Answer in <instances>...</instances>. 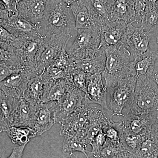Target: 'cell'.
<instances>
[{
    "mask_svg": "<svg viewBox=\"0 0 158 158\" xmlns=\"http://www.w3.org/2000/svg\"><path fill=\"white\" fill-rule=\"evenodd\" d=\"M38 26L44 38L62 33L73 36V32L77 31L72 12L62 0H49L45 15Z\"/></svg>",
    "mask_w": 158,
    "mask_h": 158,
    "instance_id": "1",
    "label": "cell"
},
{
    "mask_svg": "<svg viewBox=\"0 0 158 158\" xmlns=\"http://www.w3.org/2000/svg\"><path fill=\"white\" fill-rule=\"evenodd\" d=\"M103 49L106 59L102 75L105 81V87L109 90L127 75L131 54L123 44Z\"/></svg>",
    "mask_w": 158,
    "mask_h": 158,
    "instance_id": "2",
    "label": "cell"
},
{
    "mask_svg": "<svg viewBox=\"0 0 158 158\" xmlns=\"http://www.w3.org/2000/svg\"><path fill=\"white\" fill-rule=\"evenodd\" d=\"M125 113L156 116L158 113V87L152 77L137 80L135 95Z\"/></svg>",
    "mask_w": 158,
    "mask_h": 158,
    "instance_id": "3",
    "label": "cell"
},
{
    "mask_svg": "<svg viewBox=\"0 0 158 158\" xmlns=\"http://www.w3.org/2000/svg\"><path fill=\"white\" fill-rule=\"evenodd\" d=\"M137 77L127 74L117 85L110 89V100L109 109L112 116H124L123 111L128 110L132 102L135 90Z\"/></svg>",
    "mask_w": 158,
    "mask_h": 158,
    "instance_id": "4",
    "label": "cell"
},
{
    "mask_svg": "<svg viewBox=\"0 0 158 158\" xmlns=\"http://www.w3.org/2000/svg\"><path fill=\"white\" fill-rule=\"evenodd\" d=\"M77 34L68 52L74 60L93 56L100 43V32L90 29L77 30Z\"/></svg>",
    "mask_w": 158,
    "mask_h": 158,
    "instance_id": "5",
    "label": "cell"
},
{
    "mask_svg": "<svg viewBox=\"0 0 158 158\" xmlns=\"http://www.w3.org/2000/svg\"><path fill=\"white\" fill-rule=\"evenodd\" d=\"M89 123V106L83 103L81 108L68 115L60 123V135L77 138L87 145L85 138Z\"/></svg>",
    "mask_w": 158,
    "mask_h": 158,
    "instance_id": "6",
    "label": "cell"
},
{
    "mask_svg": "<svg viewBox=\"0 0 158 158\" xmlns=\"http://www.w3.org/2000/svg\"><path fill=\"white\" fill-rule=\"evenodd\" d=\"M73 37L64 33L53 34L44 38V47L37 62V72L40 74L58 58L69 40Z\"/></svg>",
    "mask_w": 158,
    "mask_h": 158,
    "instance_id": "7",
    "label": "cell"
},
{
    "mask_svg": "<svg viewBox=\"0 0 158 158\" xmlns=\"http://www.w3.org/2000/svg\"><path fill=\"white\" fill-rule=\"evenodd\" d=\"M44 37L25 41L19 48H15L21 66L31 77L38 75L37 62L40 55L44 47Z\"/></svg>",
    "mask_w": 158,
    "mask_h": 158,
    "instance_id": "8",
    "label": "cell"
},
{
    "mask_svg": "<svg viewBox=\"0 0 158 158\" xmlns=\"http://www.w3.org/2000/svg\"><path fill=\"white\" fill-rule=\"evenodd\" d=\"M132 24L127 23L123 45L135 58L149 50V44L153 34L145 31L141 26L137 27Z\"/></svg>",
    "mask_w": 158,
    "mask_h": 158,
    "instance_id": "9",
    "label": "cell"
},
{
    "mask_svg": "<svg viewBox=\"0 0 158 158\" xmlns=\"http://www.w3.org/2000/svg\"><path fill=\"white\" fill-rule=\"evenodd\" d=\"M107 89L103 84L102 73L87 76V92L85 94L83 103L96 104L103 110L111 112L107 104Z\"/></svg>",
    "mask_w": 158,
    "mask_h": 158,
    "instance_id": "10",
    "label": "cell"
},
{
    "mask_svg": "<svg viewBox=\"0 0 158 158\" xmlns=\"http://www.w3.org/2000/svg\"><path fill=\"white\" fill-rule=\"evenodd\" d=\"M3 27L23 41L43 37L38 26L22 17L18 13L10 15L9 20Z\"/></svg>",
    "mask_w": 158,
    "mask_h": 158,
    "instance_id": "11",
    "label": "cell"
},
{
    "mask_svg": "<svg viewBox=\"0 0 158 158\" xmlns=\"http://www.w3.org/2000/svg\"><path fill=\"white\" fill-rule=\"evenodd\" d=\"M127 23L121 20L108 22L100 30L99 48L123 44Z\"/></svg>",
    "mask_w": 158,
    "mask_h": 158,
    "instance_id": "12",
    "label": "cell"
},
{
    "mask_svg": "<svg viewBox=\"0 0 158 158\" xmlns=\"http://www.w3.org/2000/svg\"><path fill=\"white\" fill-rule=\"evenodd\" d=\"M85 93L73 85L64 97L58 103L55 114L56 123H61L68 115L81 108L83 104Z\"/></svg>",
    "mask_w": 158,
    "mask_h": 158,
    "instance_id": "13",
    "label": "cell"
},
{
    "mask_svg": "<svg viewBox=\"0 0 158 158\" xmlns=\"http://www.w3.org/2000/svg\"><path fill=\"white\" fill-rule=\"evenodd\" d=\"M57 106V102L51 101L41 103L36 107L32 128L36 137L47 131L56 123L55 114Z\"/></svg>",
    "mask_w": 158,
    "mask_h": 158,
    "instance_id": "14",
    "label": "cell"
},
{
    "mask_svg": "<svg viewBox=\"0 0 158 158\" xmlns=\"http://www.w3.org/2000/svg\"><path fill=\"white\" fill-rule=\"evenodd\" d=\"M69 6L73 14L77 31L84 28L100 32L103 25L94 16L85 0H78Z\"/></svg>",
    "mask_w": 158,
    "mask_h": 158,
    "instance_id": "15",
    "label": "cell"
},
{
    "mask_svg": "<svg viewBox=\"0 0 158 158\" xmlns=\"http://www.w3.org/2000/svg\"><path fill=\"white\" fill-rule=\"evenodd\" d=\"M158 56L157 52L150 49L145 54L135 57L132 62H130L127 74L135 76L137 80L141 81L152 77Z\"/></svg>",
    "mask_w": 158,
    "mask_h": 158,
    "instance_id": "16",
    "label": "cell"
},
{
    "mask_svg": "<svg viewBox=\"0 0 158 158\" xmlns=\"http://www.w3.org/2000/svg\"><path fill=\"white\" fill-rule=\"evenodd\" d=\"M32 77L25 71L21 69L11 74L0 83V89L8 96L22 98L29 80Z\"/></svg>",
    "mask_w": 158,
    "mask_h": 158,
    "instance_id": "17",
    "label": "cell"
},
{
    "mask_svg": "<svg viewBox=\"0 0 158 158\" xmlns=\"http://www.w3.org/2000/svg\"><path fill=\"white\" fill-rule=\"evenodd\" d=\"M49 0H23L17 4L19 15L38 26L45 15Z\"/></svg>",
    "mask_w": 158,
    "mask_h": 158,
    "instance_id": "18",
    "label": "cell"
},
{
    "mask_svg": "<svg viewBox=\"0 0 158 158\" xmlns=\"http://www.w3.org/2000/svg\"><path fill=\"white\" fill-rule=\"evenodd\" d=\"M89 127L85 138L87 145L95 138L103 128L113 122L111 112L102 108L89 106Z\"/></svg>",
    "mask_w": 158,
    "mask_h": 158,
    "instance_id": "19",
    "label": "cell"
},
{
    "mask_svg": "<svg viewBox=\"0 0 158 158\" xmlns=\"http://www.w3.org/2000/svg\"><path fill=\"white\" fill-rule=\"evenodd\" d=\"M51 83L47 81L42 74L32 77L28 82L23 98L31 106H37L42 102Z\"/></svg>",
    "mask_w": 158,
    "mask_h": 158,
    "instance_id": "20",
    "label": "cell"
},
{
    "mask_svg": "<svg viewBox=\"0 0 158 158\" xmlns=\"http://www.w3.org/2000/svg\"><path fill=\"white\" fill-rule=\"evenodd\" d=\"M20 99L6 95L0 89V133L12 126L13 115Z\"/></svg>",
    "mask_w": 158,
    "mask_h": 158,
    "instance_id": "21",
    "label": "cell"
},
{
    "mask_svg": "<svg viewBox=\"0 0 158 158\" xmlns=\"http://www.w3.org/2000/svg\"><path fill=\"white\" fill-rule=\"evenodd\" d=\"M106 54L104 50L99 48L93 56L80 60H74L76 68L83 71L88 76L102 73L105 68Z\"/></svg>",
    "mask_w": 158,
    "mask_h": 158,
    "instance_id": "22",
    "label": "cell"
},
{
    "mask_svg": "<svg viewBox=\"0 0 158 158\" xmlns=\"http://www.w3.org/2000/svg\"><path fill=\"white\" fill-rule=\"evenodd\" d=\"M37 106H33L23 98H21L13 115L12 126L32 128Z\"/></svg>",
    "mask_w": 158,
    "mask_h": 158,
    "instance_id": "23",
    "label": "cell"
},
{
    "mask_svg": "<svg viewBox=\"0 0 158 158\" xmlns=\"http://www.w3.org/2000/svg\"><path fill=\"white\" fill-rule=\"evenodd\" d=\"M135 16L134 0H113L111 21L121 20L133 23Z\"/></svg>",
    "mask_w": 158,
    "mask_h": 158,
    "instance_id": "24",
    "label": "cell"
},
{
    "mask_svg": "<svg viewBox=\"0 0 158 158\" xmlns=\"http://www.w3.org/2000/svg\"><path fill=\"white\" fill-rule=\"evenodd\" d=\"M73 85L71 77L55 81L47 90L41 103L51 101L59 102Z\"/></svg>",
    "mask_w": 158,
    "mask_h": 158,
    "instance_id": "25",
    "label": "cell"
},
{
    "mask_svg": "<svg viewBox=\"0 0 158 158\" xmlns=\"http://www.w3.org/2000/svg\"><path fill=\"white\" fill-rule=\"evenodd\" d=\"M92 14L102 23L111 21L113 0H85Z\"/></svg>",
    "mask_w": 158,
    "mask_h": 158,
    "instance_id": "26",
    "label": "cell"
},
{
    "mask_svg": "<svg viewBox=\"0 0 158 158\" xmlns=\"http://www.w3.org/2000/svg\"><path fill=\"white\" fill-rule=\"evenodd\" d=\"M140 23L145 31L153 34L158 27V7L156 3L147 1V6L141 16Z\"/></svg>",
    "mask_w": 158,
    "mask_h": 158,
    "instance_id": "27",
    "label": "cell"
},
{
    "mask_svg": "<svg viewBox=\"0 0 158 158\" xmlns=\"http://www.w3.org/2000/svg\"><path fill=\"white\" fill-rule=\"evenodd\" d=\"M6 132L11 142L19 146L27 145L31 138L36 137L33 129L28 127L12 126Z\"/></svg>",
    "mask_w": 158,
    "mask_h": 158,
    "instance_id": "28",
    "label": "cell"
},
{
    "mask_svg": "<svg viewBox=\"0 0 158 158\" xmlns=\"http://www.w3.org/2000/svg\"><path fill=\"white\" fill-rule=\"evenodd\" d=\"M6 65L18 71L21 66L15 48L11 46L0 44V65Z\"/></svg>",
    "mask_w": 158,
    "mask_h": 158,
    "instance_id": "29",
    "label": "cell"
},
{
    "mask_svg": "<svg viewBox=\"0 0 158 158\" xmlns=\"http://www.w3.org/2000/svg\"><path fill=\"white\" fill-rule=\"evenodd\" d=\"M63 145H62V152L70 158L73 152H79L83 153L86 156L87 158H89L88 151L86 149L88 145L77 138L73 137L65 136Z\"/></svg>",
    "mask_w": 158,
    "mask_h": 158,
    "instance_id": "30",
    "label": "cell"
},
{
    "mask_svg": "<svg viewBox=\"0 0 158 158\" xmlns=\"http://www.w3.org/2000/svg\"><path fill=\"white\" fill-rule=\"evenodd\" d=\"M102 131L106 135L107 141L113 145L123 148L121 144L120 132L116 127V122L113 121L103 128Z\"/></svg>",
    "mask_w": 158,
    "mask_h": 158,
    "instance_id": "31",
    "label": "cell"
},
{
    "mask_svg": "<svg viewBox=\"0 0 158 158\" xmlns=\"http://www.w3.org/2000/svg\"><path fill=\"white\" fill-rule=\"evenodd\" d=\"M73 85L85 94L87 92V75L83 71L75 68L71 74Z\"/></svg>",
    "mask_w": 158,
    "mask_h": 158,
    "instance_id": "32",
    "label": "cell"
},
{
    "mask_svg": "<svg viewBox=\"0 0 158 158\" xmlns=\"http://www.w3.org/2000/svg\"><path fill=\"white\" fill-rule=\"evenodd\" d=\"M106 140L104 133L101 130L90 142V144L92 149L91 151H88L89 157L92 156L94 157H97L102 148L104 147Z\"/></svg>",
    "mask_w": 158,
    "mask_h": 158,
    "instance_id": "33",
    "label": "cell"
},
{
    "mask_svg": "<svg viewBox=\"0 0 158 158\" xmlns=\"http://www.w3.org/2000/svg\"><path fill=\"white\" fill-rule=\"evenodd\" d=\"M123 148L118 147L107 141L97 157L99 158H117L119 152L124 150Z\"/></svg>",
    "mask_w": 158,
    "mask_h": 158,
    "instance_id": "34",
    "label": "cell"
},
{
    "mask_svg": "<svg viewBox=\"0 0 158 158\" xmlns=\"http://www.w3.org/2000/svg\"><path fill=\"white\" fill-rule=\"evenodd\" d=\"M0 4L8 11L9 15L17 14V5L15 0H0Z\"/></svg>",
    "mask_w": 158,
    "mask_h": 158,
    "instance_id": "35",
    "label": "cell"
},
{
    "mask_svg": "<svg viewBox=\"0 0 158 158\" xmlns=\"http://www.w3.org/2000/svg\"><path fill=\"white\" fill-rule=\"evenodd\" d=\"M150 138L158 146V113L155 117L151 125Z\"/></svg>",
    "mask_w": 158,
    "mask_h": 158,
    "instance_id": "36",
    "label": "cell"
},
{
    "mask_svg": "<svg viewBox=\"0 0 158 158\" xmlns=\"http://www.w3.org/2000/svg\"><path fill=\"white\" fill-rule=\"evenodd\" d=\"M16 72H17V71L15 70L8 65L5 64L0 65V83L11 74Z\"/></svg>",
    "mask_w": 158,
    "mask_h": 158,
    "instance_id": "37",
    "label": "cell"
},
{
    "mask_svg": "<svg viewBox=\"0 0 158 158\" xmlns=\"http://www.w3.org/2000/svg\"><path fill=\"white\" fill-rule=\"evenodd\" d=\"M26 145L18 146L13 148L11 154L6 158H22Z\"/></svg>",
    "mask_w": 158,
    "mask_h": 158,
    "instance_id": "38",
    "label": "cell"
},
{
    "mask_svg": "<svg viewBox=\"0 0 158 158\" xmlns=\"http://www.w3.org/2000/svg\"><path fill=\"white\" fill-rule=\"evenodd\" d=\"M9 17L10 15L8 11L6 9H1L0 7V25L3 27L8 21Z\"/></svg>",
    "mask_w": 158,
    "mask_h": 158,
    "instance_id": "39",
    "label": "cell"
},
{
    "mask_svg": "<svg viewBox=\"0 0 158 158\" xmlns=\"http://www.w3.org/2000/svg\"><path fill=\"white\" fill-rule=\"evenodd\" d=\"M152 78L158 87V72L154 70L153 73Z\"/></svg>",
    "mask_w": 158,
    "mask_h": 158,
    "instance_id": "40",
    "label": "cell"
},
{
    "mask_svg": "<svg viewBox=\"0 0 158 158\" xmlns=\"http://www.w3.org/2000/svg\"><path fill=\"white\" fill-rule=\"evenodd\" d=\"M62 1L66 3L68 6H70L71 4L77 2L78 0H62Z\"/></svg>",
    "mask_w": 158,
    "mask_h": 158,
    "instance_id": "41",
    "label": "cell"
},
{
    "mask_svg": "<svg viewBox=\"0 0 158 158\" xmlns=\"http://www.w3.org/2000/svg\"><path fill=\"white\" fill-rule=\"evenodd\" d=\"M148 2H151L152 3H156L157 2H158V0H147Z\"/></svg>",
    "mask_w": 158,
    "mask_h": 158,
    "instance_id": "42",
    "label": "cell"
},
{
    "mask_svg": "<svg viewBox=\"0 0 158 158\" xmlns=\"http://www.w3.org/2000/svg\"><path fill=\"white\" fill-rule=\"evenodd\" d=\"M15 2H16V5H17V4H18L20 2H21L23 0H15Z\"/></svg>",
    "mask_w": 158,
    "mask_h": 158,
    "instance_id": "43",
    "label": "cell"
},
{
    "mask_svg": "<svg viewBox=\"0 0 158 158\" xmlns=\"http://www.w3.org/2000/svg\"><path fill=\"white\" fill-rule=\"evenodd\" d=\"M156 43L157 44H158V34L156 36Z\"/></svg>",
    "mask_w": 158,
    "mask_h": 158,
    "instance_id": "44",
    "label": "cell"
},
{
    "mask_svg": "<svg viewBox=\"0 0 158 158\" xmlns=\"http://www.w3.org/2000/svg\"><path fill=\"white\" fill-rule=\"evenodd\" d=\"M2 5H1V4H0V7H2Z\"/></svg>",
    "mask_w": 158,
    "mask_h": 158,
    "instance_id": "45",
    "label": "cell"
},
{
    "mask_svg": "<svg viewBox=\"0 0 158 158\" xmlns=\"http://www.w3.org/2000/svg\"><path fill=\"white\" fill-rule=\"evenodd\" d=\"M156 4H157V6H158V3H157L156 2Z\"/></svg>",
    "mask_w": 158,
    "mask_h": 158,
    "instance_id": "46",
    "label": "cell"
}]
</instances>
